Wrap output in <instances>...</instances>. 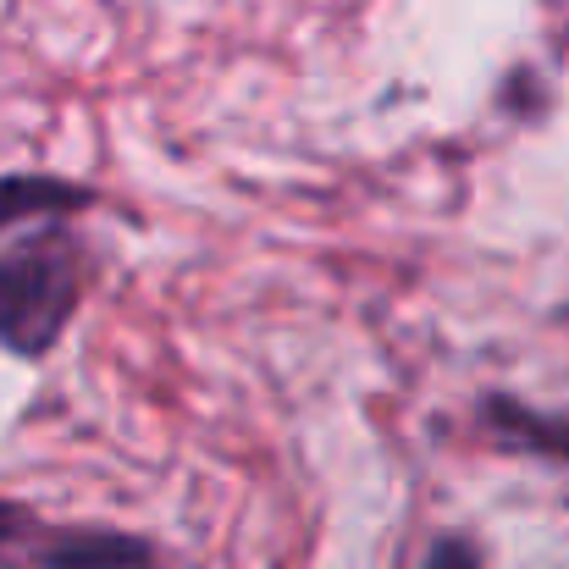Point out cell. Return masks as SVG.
Returning a JSON list of instances; mask_svg holds the SVG:
<instances>
[{
  "instance_id": "3",
  "label": "cell",
  "mask_w": 569,
  "mask_h": 569,
  "mask_svg": "<svg viewBox=\"0 0 569 569\" xmlns=\"http://www.w3.org/2000/svg\"><path fill=\"white\" fill-rule=\"evenodd\" d=\"M487 420H492V431H498L509 448L569 459V415H537V409H526V403H515V398H487Z\"/></svg>"
},
{
  "instance_id": "2",
  "label": "cell",
  "mask_w": 569,
  "mask_h": 569,
  "mask_svg": "<svg viewBox=\"0 0 569 569\" xmlns=\"http://www.w3.org/2000/svg\"><path fill=\"white\" fill-rule=\"evenodd\" d=\"M0 565L22 569H150L156 553L139 537L94 526H44L39 515L0 503Z\"/></svg>"
},
{
  "instance_id": "4",
  "label": "cell",
  "mask_w": 569,
  "mask_h": 569,
  "mask_svg": "<svg viewBox=\"0 0 569 569\" xmlns=\"http://www.w3.org/2000/svg\"><path fill=\"white\" fill-rule=\"evenodd\" d=\"M78 204H94V189L61 178H0V227L44 210H78Z\"/></svg>"
},
{
  "instance_id": "1",
  "label": "cell",
  "mask_w": 569,
  "mask_h": 569,
  "mask_svg": "<svg viewBox=\"0 0 569 569\" xmlns=\"http://www.w3.org/2000/svg\"><path fill=\"white\" fill-rule=\"evenodd\" d=\"M83 243L61 227L28 232L0 254V349L39 360L61 343L83 299Z\"/></svg>"
},
{
  "instance_id": "5",
  "label": "cell",
  "mask_w": 569,
  "mask_h": 569,
  "mask_svg": "<svg viewBox=\"0 0 569 569\" xmlns=\"http://www.w3.org/2000/svg\"><path fill=\"white\" fill-rule=\"evenodd\" d=\"M420 569H481V553H476L470 537H437V542L426 548Z\"/></svg>"
}]
</instances>
